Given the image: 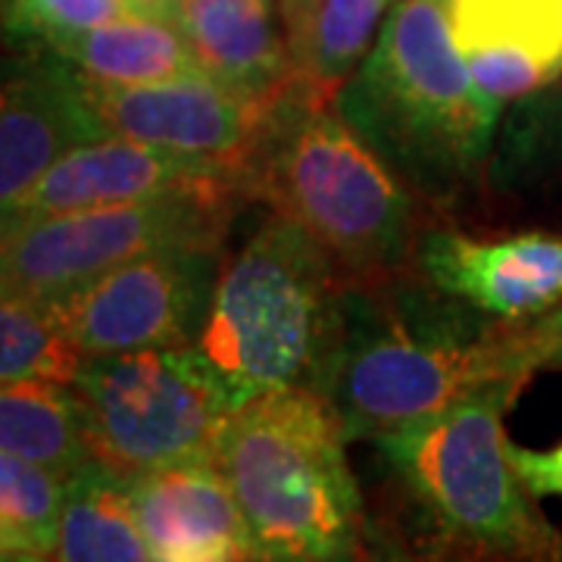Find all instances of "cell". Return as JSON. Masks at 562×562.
Instances as JSON below:
<instances>
[{
    "instance_id": "6da1fadb",
    "label": "cell",
    "mask_w": 562,
    "mask_h": 562,
    "mask_svg": "<svg viewBox=\"0 0 562 562\" xmlns=\"http://www.w3.org/2000/svg\"><path fill=\"white\" fill-rule=\"evenodd\" d=\"M519 387L491 384L375 441L401 484V509L382 519L450 562H562V531L522 482L503 428Z\"/></svg>"
},
{
    "instance_id": "7a4b0ae2",
    "label": "cell",
    "mask_w": 562,
    "mask_h": 562,
    "mask_svg": "<svg viewBox=\"0 0 562 562\" xmlns=\"http://www.w3.org/2000/svg\"><path fill=\"white\" fill-rule=\"evenodd\" d=\"M347 441L341 416L313 387H281L232 409L213 462L257 560L350 562L360 553L369 519Z\"/></svg>"
},
{
    "instance_id": "3957f363",
    "label": "cell",
    "mask_w": 562,
    "mask_h": 562,
    "mask_svg": "<svg viewBox=\"0 0 562 562\" xmlns=\"http://www.w3.org/2000/svg\"><path fill=\"white\" fill-rule=\"evenodd\" d=\"M347 272L272 213L228 262L198 350L238 409L281 387L319 391L347 322Z\"/></svg>"
},
{
    "instance_id": "277c9868",
    "label": "cell",
    "mask_w": 562,
    "mask_h": 562,
    "mask_svg": "<svg viewBox=\"0 0 562 562\" xmlns=\"http://www.w3.org/2000/svg\"><path fill=\"white\" fill-rule=\"evenodd\" d=\"M244 194L301 225L350 281L387 279L419 247L413 198L382 154L338 106L291 88L244 169Z\"/></svg>"
},
{
    "instance_id": "5b68a950",
    "label": "cell",
    "mask_w": 562,
    "mask_h": 562,
    "mask_svg": "<svg viewBox=\"0 0 562 562\" xmlns=\"http://www.w3.org/2000/svg\"><path fill=\"white\" fill-rule=\"evenodd\" d=\"M335 106L379 154L435 191L479 172L501 116V101L453 44L447 0H397Z\"/></svg>"
},
{
    "instance_id": "8992f818",
    "label": "cell",
    "mask_w": 562,
    "mask_h": 562,
    "mask_svg": "<svg viewBox=\"0 0 562 562\" xmlns=\"http://www.w3.org/2000/svg\"><path fill=\"white\" fill-rule=\"evenodd\" d=\"M347 297V322L335 357L322 375L319 394L341 416L350 441H382L438 419L491 384H525L528 366L522 322H503L472 341L416 338L379 313Z\"/></svg>"
},
{
    "instance_id": "52a82bcc",
    "label": "cell",
    "mask_w": 562,
    "mask_h": 562,
    "mask_svg": "<svg viewBox=\"0 0 562 562\" xmlns=\"http://www.w3.org/2000/svg\"><path fill=\"white\" fill-rule=\"evenodd\" d=\"M72 391L88 457L125 482L176 462L213 460L235 409L198 344L88 357Z\"/></svg>"
},
{
    "instance_id": "ba28073f",
    "label": "cell",
    "mask_w": 562,
    "mask_h": 562,
    "mask_svg": "<svg viewBox=\"0 0 562 562\" xmlns=\"http://www.w3.org/2000/svg\"><path fill=\"white\" fill-rule=\"evenodd\" d=\"M241 198V184H213L160 201L3 225V294L60 301L140 257L222 247Z\"/></svg>"
},
{
    "instance_id": "9c48e42d",
    "label": "cell",
    "mask_w": 562,
    "mask_h": 562,
    "mask_svg": "<svg viewBox=\"0 0 562 562\" xmlns=\"http://www.w3.org/2000/svg\"><path fill=\"white\" fill-rule=\"evenodd\" d=\"M220 272V247L160 250L125 262L54 306L85 360L191 347L206 325Z\"/></svg>"
},
{
    "instance_id": "30bf717a",
    "label": "cell",
    "mask_w": 562,
    "mask_h": 562,
    "mask_svg": "<svg viewBox=\"0 0 562 562\" xmlns=\"http://www.w3.org/2000/svg\"><path fill=\"white\" fill-rule=\"evenodd\" d=\"M91 94L113 135L222 166L241 184L276 106L247 98L206 72L132 88L91 81Z\"/></svg>"
},
{
    "instance_id": "8fae6325",
    "label": "cell",
    "mask_w": 562,
    "mask_h": 562,
    "mask_svg": "<svg viewBox=\"0 0 562 562\" xmlns=\"http://www.w3.org/2000/svg\"><path fill=\"white\" fill-rule=\"evenodd\" d=\"M213 184H241V179L222 166L181 157L147 140L106 135L50 166L20 201L3 210V225L160 201Z\"/></svg>"
},
{
    "instance_id": "7c38bea8",
    "label": "cell",
    "mask_w": 562,
    "mask_h": 562,
    "mask_svg": "<svg viewBox=\"0 0 562 562\" xmlns=\"http://www.w3.org/2000/svg\"><path fill=\"white\" fill-rule=\"evenodd\" d=\"M110 125L101 116L91 81L47 47L16 63L3 81L0 101V201L13 206L57 162Z\"/></svg>"
},
{
    "instance_id": "4fadbf2b",
    "label": "cell",
    "mask_w": 562,
    "mask_h": 562,
    "mask_svg": "<svg viewBox=\"0 0 562 562\" xmlns=\"http://www.w3.org/2000/svg\"><path fill=\"white\" fill-rule=\"evenodd\" d=\"M419 269L438 291L501 322H531L562 306V238L516 235L479 241L428 232L416 247Z\"/></svg>"
},
{
    "instance_id": "5bb4252c",
    "label": "cell",
    "mask_w": 562,
    "mask_h": 562,
    "mask_svg": "<svg viewBox=\"0 0 562 562\" xmlns=\"http://www.w3.org/2000/svg\"><path fill=\"white\" fill-rule=\"evenodd\" d=\"M128 491L154 562H257L241 506L213 460L144 472Z\"/></svg>"
},
{
    "instance_id": "9a60e30c",
    "label": "cell",
    "mask_w": 562,
    "mask_h": 562,
    "mask_svg": "<svg viewBox=\"0 0 562 562\" xmlns=\"http://www.w3.org/2000/svg\"><path fill=\"white\" fill-rule=\"evenodd\" d=\"M450 35L494 101H522L562 76V0H447Z\"/></svg>"
},
{
    "instance_id": "2e32d148",
    "label": "cell",
    "mask_w": 562,
    "mask_h": 562,
    "mask_svg": "<svg viewBox=\"0 0 562 562\" xmlns=\"http://www.w3.org/2000/svg\"><path fill=\"white\" fill-rule=\"evenodd\" d=\"M169 16L206 76L262 103H279L291 88L276 0H172Z\"/></svg>"
},
{
    "instance_id": "e0dca14e",
    "label": "cell",
    "mask_w": 562,
    "mask_h": 562,
    "mask_svg": "<svg viewBox=\"0 0 562 562\" xmlns=\"http://www.w3.org/2000/svg\"><path fill=\"white\" fill-rule=\"evenodd\" d=\"M397 0H281L291 60V91L335 106Z\"/></svg>"
},
{
    "instance_id": "ac0fdd59",
    "label": "cell",
    "mask_w": 562,
    "mask_h": 562,
    "mask_svg": "<svg viewBox=\"0 0 562 562\" xmlns=\"http://www.w3.org/2000/svg\"><path fill=\"white\" fill-rule=\"evenodd\" d=\"M63 60L72 63L85 79L113 88L157 85L203 72L179 22L169 13L132 10L79 35L44 44Z\"/></svg>"
},
{
    "instance_id": "d6986e66",
    "label": "cell",
    "mask_w": 562,
    "mask_h": 562,
    "mask_svg": "<svg viewBox=\"0 0 562 562\" xmlns=\"http://www.w3.org/2000/svg\"><path fill=\"white\" fill-rule=\"evenodd\" d=\"M54 562H154L128 482L88 460L66 482Z\"/></svg>"
},
{
    "instance_id": "ffe728a7",
    "label": "cell",
    "mask_w": 562,
    "mask_h": 562,
    "mask_svg": "<svg viewBox=\"0 0 562 562\" xmlns=\"http://www.w3.org/2000/svg\"><path fill=\"white\" fill-rule=\"evenodd\" d=\"M0 453L72 475L88 457L72 384L13 382L0 391Z\"/></svg>"
},
{
    "instance_id": "44dd1931",
    "label": "cell",
    "mask_w": 562,
    "mask_h": 562,
    "mask_svg": "<svg viewBox=\"0 0 562 562\" xmlns=\"http://www.w3.org/2000/svg\"><path fill=\"white\" fill-rule=\"evenodd\" d=\"M66 475L0 453V553L3 562H54Z\"/></svg>"
},
{
    "instance_id": "7402d4cb",
    "label": "cell",
    "mask_w": 562,
    "mask_h": 562,
    "mask_svg": "<svg viewBox=\"0 0 562 562\" xmlns=\"http://www.w3.org/2000/svg\"><path fill=\"white\" fill-rule=\"evenodd\" d=\"M85 357L63 328L54 301L3 294L0 301V382L72 384Z\"/></svg>"
},
{
    "instance_id": "603a6c76",
    "label": "cell",
    "mask_w": 562,
    "mask_h": 562,
    "mask_svg": "<svg viewBox=\"0 0 562 562\" xmlns=\"http://www.w3.org/2000/svg\"><path fill=\"white\" fill-rule=\"evenodd\" d=\"M132 0H10L7 25L22 38L41 44L79 35L103 22L132 13Z\"/></svg>"
},
{
    "instance_id": "cb8c5ba5",
    "label": "cell",
    "mask_w": 562,
    "mask_h": 562,
    "mask_svg": "<svg viewBox=\"0 0 562 562\" xmlns=\"http://www.w3.org/2000/svg\"><path fill=\"white\" fill-rule=\"evenodd\" d=\"M350 562H450L438 557L435 550L422 547L419 541H413L409 535H403L397 525H391L387 519H379L375 525H369L362 550Z\"/></svg>"
},
{
    "instance_id": "d4e9b609",
    "label": "cell",
    "mask_w": 562,
    "mask_h": 562,
    "mask_svg": "<svg viewBox=\"0 0 562 562\" xmlns=\"http://www.w3.org/2000/svg\"><path fill=\"white\" fill-rule=\"evenodd\" d=\"M513 462L535 497H562V443L550 450L513 447Z\"/></svg>"
},
{
    "instance_id": "484cf974",
    "label": "cell",
    "mask_w": 562,
    "mask_h": 562,
    "mask_svg": "<svg viewBox=\"0 0 562 562\" xmlns=\"http://www.w3.org/2000/svg\"><path fill=\"white\" fill-rule=\"evenodd\" d=\"M522 341L528 366L538 369H562V316L547 313L541 319L522 322Z\"/></svg>"
},
{
    "instance_id": "4316f807",
    "label": "cell",
    "mask_w": 562,
    "mask_h": 562,
    "mask_svg": "<svg viewBox=\"0 0 562 562\" xmlns=\"http://www.w3.org/2000/svg\"><path fill=\"white\" fill-rule=\"evenodd\" d=\"M538 106H543L541 116L547 122V128L543 132H560L562 135V76L547 91H541V101Z\"/></svg>"
},
{
    "instance_id": "83f0119b",
    "label": "cell",
    "mask_w": 562,
    "mask_h": 562,
    "mask_svg": "<svg viewBox=\"0 0 562 562\" xmlns=\"http://www.w3.org/2000/svg\"><path fill=\"white\" fill-rule=\"evenodd\" d=\"M257 562H294V560H257Z\"/></svg>"
},
{
    "instance_id": "f1b7e54d",
    "label": "cell",
    "mask_w": 562,
    "mask_h": 562,
    "mask_svg": "<svg viewBox=\"0 0 562 562\" xmlns=\"http://www.w3.org/2000/svg\"><path fill=\"white\" fill-rule=\"evenodd\" d=\"M553 313H560V316H562V306H560V310H553Z\"/></svg>"
}]
</instances>
